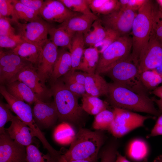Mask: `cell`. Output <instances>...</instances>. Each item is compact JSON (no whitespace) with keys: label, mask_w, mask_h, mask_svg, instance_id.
<instances>
[{"label":"cell","mask_w":162,"mask_h":162,"mask_svg":"<svg viewBox=\"0 0 162 162\" xmlns=\"http://www.w3.org/2000/svg\"><path fill=\"white\" fill-rule=\"evenodd\" d=\"M108 101L114 108L133 112L145 113L158 117L161 114L148 96L136 93L113 82L109 83L107 95Z\"/></svg>","instance_id":"1"},{"label":"cell","mask_w":162,"mask_h":162,"mask_svg":"<svg viewBox=\"0 0 162 162\" xmlns=\"http://www.w3.org/2000/svg\"><path fill=\"white\" fill-rule=\"evenodd\" d=\"M102 131H92L80 128L69 149L61 155L58 162H69L73 160L88 158L98 159L106 139Z\"/></svg>","instance_id":"2"},{"label":"cell","mask_w":162,"mask_h":162,"mask_svg":"<svg viewBox=\"0 0 162 162\" xmlns=\"http://www.w3.org/2000/svg\"><path fill=\"white\" fill-rule=\"evenodd\" d=\"M156 4L146 0L138 10L134 20L132 33V49L130 57L138 64L141 51L148 42L152 34L153 16Z\"/></svg>","instance_id":"3"},{"label":"cell","mask_w":162,"mask_h":162,"mask_svg":"<svg viewBox=\"0 0 162 162\" xmlns=\"http://www.w3.org/2000/svg\"><path fill=\"white\" fill-rule=\"evenodd\" d=\"M52 82L50 89L57 111L58 119L62 122L69 123L78 122L84 112L79 104V97L69 90L60 79Z\"/></svg>","instance_id":"4"},{"label":"cell","mask_w":162,"mask_h":162,"mask_svg":"<svg viewBox=\"0 0 162 162\" xmlns=\"http://www.w3.org/2000/svg\"><path fill=\"white\" fill-rule=\"evenodd\" d=\"M130 55L104 74L115 83L138 94L148 96V92L141 82L138 65L132 60Z\"/></svg>","instance_id":"5"},{"label":"cell","mask_w":162,"mask_h":162,"mask_svg":"<svg viewBox=\"0 0 162 162\" xmlns=\"http://www.w3.org/2000/svg\"><path fill=\"white\" fill-rule=\"evenodd\" d=\"M132 39L129 34L121 36L111 44L100 55L95 73L104 74L131 54Z\"/></svg>","instance_id":"6"},{"label":"cell","mask_w":162,"mask_h":162,"mask_svg":"<svg viewBox=\"0 0 162 162\" xmlns=\"http://www.w3.org/2000/svg\"><path fill=\"white\" fill-rule=\"evenodd\" d=\"M114 118L109 132L116 138H120L138 128L143 127L145 121L153 118L130 110L114 108Z\"/></svg>","instance_id":"7"},{"label":"cell","mask_w":162,"mask_h":162,"mask_svg":"<svg viewBox=\"0 0 162 162\" xmlns=\"http://www.w3.org/2000/svg\"><path fill=\"white\" fill-rule=\"evenodd\" d=\"M138 11L118 8L110 13L99 16L105 28L112 30L120 36L129 34Z\"/></svg>","instance_id":"8"},{"label":"cell","mask_w":162,"mask_h":162,"mask_svg":"<svg viewBox=\"0 0 162 162\" xmlns=\"http://www.w3.org/2000/svg\"><path fill=\"white\" fill-rule=\"evenodd\" d=\"M13 22L16 26L17 34L23 41L42 46L48 40L47 35L51 26L43 19L26 23Z\"/></svg>","instance_id":"9"},{"label":"cell","mask_w":162,"mask_h":162,"mask_svg":"<svg viewBox=\"0 0 162 162\" xmlns=\"http://www.w3.org/2000/svg\"><path fill=\"white\" fill-rule=\"evenodd\" d=\"M162 65V40L152 34L140 53L138 67L140 73Z\"/></svg>","instance_id":"10"},{"label":"cell","mask_w":162,"mask_h":162,"mask_svg":"<svg viewBox=\"0 0 162 162\" xmlns=\"http://www.w3.org/2000/svg\"><path fill=\"white\" fill-rule=\"evenodd\" d=\"M16 80L27 86L40 100L45 102V100L52 96L50 89L42 82L37 74L36 68L31 63L23 68L9 82Z\"/></svg>","instance_id":"11"},{"label":"cell","mask_w":162,"mask_h":162,"mask_svg":"<svg viewBox=\"0 0 162 162\" xmlns=\"http://www.w3.org/2000/svg\"><path fill=\"white\" fill-rule=\"evenodd\" d=\"M58 47L49 39L42 46L36 68L38 76L44 84L50 78L58 56Z\"/></svg>","instance_id":"12"},{"label":"cell","mask_w":162,"mask_h":162,"mask_svg":"<svg viewBox=\"0 0 162 162\" xmlns=\"http://www.w3.org/2000/svg\"><path fill=\"white\" fill-rule=\"evenodd\" d=\"M26 147L15 142L6 132L0 134V162H26Z\"/></svg>","instance_id":"13"},{"label":"cell","mask_w":162,"mask_h":162,"mask_svg":"<svg viewBox=\"0 0 162 162\" xmlns=\"http://www.w3.org/2000/svg\"><path fill=\"white\" fill-rule=\"evenodd\" d=\"M39 13L46 21L60 24L80 14L70 10L59 0L44 1Z\"/></svg>","instance_id":"14"},{"label":"cell","mask_w":162,"mask_h":162,"mask_svg":"<svg viewBox=\"0 0 162 162\" xmlns=\"http://www.w3.org/2000/svg\"><path fill=\"white\" fill-rule=\"evenodd\" d=\"M32 111L34 119L41 130L52 126L58 119L54 101L46 102L38 99L34 104Z\"/></svg>","instance_id":"15"},{"label":"cell","mask_w":162,"mask_h":162,"mask_svg":"<svg viewBox=\"0 0 162 162\" xmlns=\"http://www.w3.org/2000/svg\"><path fill=\"white\" fill-rule=\"evenodd\" d=\"M98 18L95 15L80 14L60 24L58 27L63 28L72 37L77 32L84 35L90 31L93 22Z\"/></svg>","instance_id":"16"},{"label":"cell","mask_w":162,"mask_h":162,"mask_svg":"<svg viewBox=\"0 0 162 162\" xmlns=\"http://www.w3.org/2000/svg\"><path fill=\"white\" fill-rule=\"evenodd\" d=\"M10 126L5 131L11 138L18 143L26 147L32 144L33 137L29 128L17 116L12 119Z\"/></svg>","instance_id":"17"},{"label":"cell","mask_w":162,"mask_h":162,"mask_svg":"<svg viewBox=\"0 0 162 162\" xmlns=\"http://www.w3.org/2000/svg\"><path fill=\"white\" fill-rule=\"evenodd\" d=\"M150 152V147L146 141L140 137L130 140L125 149L126 155L135 162L144 161L147 159Z\"/></svg>","instance_id":"18"},{"label":"cell","mask_w":162,"mask_h":162,"mask_svg":"<svg viewBox=\"0 0 162 162\" xmlns=\"http://www.w3.org/2000/svg\"><path fill=\"white\" fill-rule=\"evenodd\" d=\"M86 93L99 97L107 95L109 83L100 74H86L84 84Z\"/></svg>","instance_id":"19"},{"label":"cell","mask_w":162,"mask_h":162,"mask_svg":"<svg viewBox=\"0 0 162 162\" xmlns=\"http://www.w3.org/2000/svg\"><path fill=\"white\" fill-rule=\"evenodd\" d=\"M6 85V88L10 94L30 105L39 99L32 90L21 81L16 80Z\"/></svg>","instance_id":"20"},{"label":"cell","mask_w":162,"mask_h":162,"mask_svg":"<svg viewBox=\"0 0 162 162\" xmlns=\"http://www.w3.org/2000/svg\"><path fill=\"white\" fill-rule=\"evenodd\" d=\"M11 50L23 59L37 65L42 52V46L23 40Z\"/></svg>","instance_id":"21"},{"label":"cell","mask_w":162,"mask_h":162,"mask_svg":"<svg viewBox=\"0 0 162 162\" xmlns=\"http://www.w3.org/2000/svg\"><path fill=\"white\" fill-rule=\"evenodd\" d=\"M72 68V62L70 52L64 48L58 50L57 57L50 79L55 81L63 76Z\"/></svg>","instance_id":"22"},{"label":"cell","mask_w":162,"mask_h":162,"mask_svg":"<svg viewBox=\"0 0 162 162\" xmlns=\"http://www.w3.org/2000/svg\"><path fill=\"white\" fill-rule=\"evenodd\" d=\"M100 54L93 46L85 48L77 70L88 74L95 73Z\"/></svg>","instance_id":"23"},{"label":"cell","mask_w":162,"mask_h":162,"mask_svg":"<svg viewBox=\"0 0 162 162\" xmlns=\"http://www.w3.org/2000/svg\"><path fill=\"white\" fill-rule=\"evenodd\" d=\"M84 34L77 32L72 38L71 47L69 51L72 62L70 70H76L79 65L85 49Z\"/></svg>","instance_id":"24"},{"label":"cell","mask_w":162,"mask_h":162,"mask_svg":"<svg viewBox=\"0 0 162 162\" xmlns=\"http://www.w3.org/2000/svg\"><path fill=\"white\" fill-rule=\"evenodd\" d=\"M82 105L83 110L91 115H96L107 109L108 104L99 97L85 94L82 97Z\"/></svg>","instance_id":"25"},{"label":"cell","mask_w":162,"mask_h":162,"mask_svg":"<svg viewBox=\"0 0 162 162\" xmlns=\"http://www.w3.org/2000/svg\"><path fill=\"white\" fill-rule=\"evenodd\" d=\"M92 12L96 16L107 14L119 7L118 0H86Z\"/></svg>","instance_id":"26"},{"label":"cell","mask_w":162,"mask_h":162,"mask_svg":"<svg viewBox=\"0 0 162 162\" xmlns=\"http://www.w3.org/2000/svg\"><path fill=\"white\" fill-rule=\"evenodd\" d=\"M70 124L62 122L55 128L53 136L57 143L62 145H68L70 144L74 140L76 134Z\"/></svg>","instance_id":"27"},{"label":"cell","mask_w":162,"mask_h":162,"mask_svg":"<svg viewBox=\"0 0 162 162\" xmlns=\"http://www.w3.org/2000/svg\"><path fill=\"white\" fill-rule=\"evenodd\" d=\"M92 30L84 35L85 45L93 46L106 36V31L99 17L93 23Z\"/></svg>","instance_id":"28"},{"label":"cell","mask_w":162,"mask_h":162,"mask_svg":"<svg viewBox=\"0 0 162 162\" xmlns=\"http://www.w3.org/2000/svg\"><path fill=\"white\" fill-rule=\"evenodd\" d=\"M13 3L17 22L21 20L29 22L42 19L39 13L23 4L19 0H13Z\"/></svg>","instance_id":"29"},{"label":"cell","mask_w":162,"mask_h":162,"mask_svg":"<svg viewBox=\"0 0 162 162\" xmlns=\"http://www.w3.org/2000/svg\"><path fill=\"white\" fill-rule=\"evenodd\" d=\"M50 40L57 47L70 51L72 37L61 28L51 27L49 31Z\"/></svg>","instance_id":"30"},{"label":"cell","mask_w":162,"mask_h":162,"mask_svg":"<svg viewBox=\"0 0 162 162\" xmlns=\"http://www.w3.org/2000/svg\"><path fill=\"white\" fill-rule=\"evenodd\" d=\"M140 78L146 90L152 91L162 83V72L156 69L146 70L140 74Z\"/></svg>","instance_id":"31"},{"label":"cell","mask_w":162,"mask_h":162,"mask_svg":"<svg viewBox=\"0 0 162 162\" xmlns=\"http://www.w3.org/2000/svg\"><path fill=\"white\" fill-rule=\"evenodd\" d=\"M114 118L113 111L105 110L95 115L92 127L96 130H107L109 131Z\"/></svg>","instance_id":"32"},{"label":"cell","mask_w":162,"mask_h":162,"mask_svg":"<svg viewBox=\"0 0 162 162\" xmlns=\"http://www.w3.org/2000/svg\"><path fill=\"white\" fill-rule=\"evenodd\" d=\"M118 141H110L100 150L99 156L100 162H116L119 146Z\"/></svg>","instance_id":"33"},{"label":"cell","mask_w":162,"mask_h":162,"mask_svg":"<svg viewBox=\"0 0 162 162\" xmlns=\"http://www.w3.org/2000/svg\"><path fill=\"white\" fill-rule=\"evenodd\" d=\"M26 162H55L49 154H44L33 144L26 147Z\"/></svg>","instance_id":"34"},{"label":"cell","mask_w":162,"mask_h":162,"mask_svg":"<svg viewBox=\"0 0 162 162\" xmlns=\"http://www.w3.org/2000/svg\"><path fill=\"white\" fill-rule=\"evenodd\" d=\"M30 63L21 65L9 64L0 68V82L1 84L9 82L20 70Z\"/></svg>","instance_id":"35"},{"label":"cell","mask_w":162,"mask_h":162,"mask_svg":"<svg viewBox=\"0 0 162 162\" xmlns=\"http://www.w3.org/2000/svg\"><path fill=\"white\" fill-rule=\"evenodd\" d=\"M67 8L75 12L88 15L94 14L90 10L86 0H59Z\"/></svg>","instance_id":"36"},{"label":"cell","mask_w":162,"mask_h":162,"mask_svg":"<svg viewBox=\"0 0 162 162\" xmlns=\"http://www.w3.org/2000/svg\"><path fill=\"white\" fill-rule=\"evenodd\" d=\"M29 62L15 54L11 50L0 51V68L9 64L21 65Z\"/></svg>","instance_id":"37"},{"label":"cell","mask_w":162,"mask_h":162,"mask_svg":"<svg viewBox=\"0 0 162 162\" xmlns=\"http://www.w3.org/2000/svg\"><path fill=\"white\" fill-rule=\"evenodd\" d=\"M13 1L0 0V17L9 19L10 17L11 22H18L16 18Z\"/></svg>","instance_id":"38"},{"label":"cell","mask_w":162,"mask_h":162,"mask_svg":"<svg viewBox=\"0 0 162 162\" xmlns=\"http://www.w3.org/2000/svg\"><path fill=\"white\" fill-rule=\"evenodd\" d=\"M10 109L8 104L0 102V134L5 132L4 126L8 122L11 121L15 116L10 112Z\"/></svg>","instance_id":"39"},{"label":"cell","mask_w":162,"mask_h":162,"mask_svg":"<svg viewBox=\"0 0 162 162\" xmlns=\"http://www.w3.org/2000/svg\"><path fill=\"white\" fill-rule=\"evenodd\" d=\"M105 29L106 34L105 37L93 46L98 51L100 54L113 42L120 37L115 32L110 29Z\"/></svg>","instance_id":"40"},{"label":"cell","mask_w":162,"mask_h":162,"mask_svg":"<svg viewBox=\"0 0 162 162\" xmlns=\"http://www.w3.org/2000/svg\"><path fill=\"white\" fill-rule=\"evenodd\" d=\"M152 34L162 40V11L157 2L153 16Z\"/></svg>","instance_id":"41"},{"label":"cell","mask_w":162,"mask_h":162,"mask_svg":"<svg viewBox=\"0 0 162 162\" xmlns=\"http://www.w3.org/2000/svg\"><path fill=\"white\" fill-rule=\"evenodd\" d=\"M23 41L20 37L17 34L13 35H0V48L12 50Z\"/></svg>","instance_id":"42"},{"label":"cell","mask_w":162,"mask_h":162,"mask_svg":"<svg viewBox=\"0 0 162 162\" xmlns=\"http://www.w3.org/2000/svg\"><path fill=\"white\" fill-rule=\"evenodd\" d=\"M60 79L64 82L69 90L78 97H82L86 93L84 85L70 80Z\"/></svg>","instance_id":"43"},{"label":"cell","mask_w":162,"mask_h":162,"mask_svg":"<svg viewBox=\"0 0 162 162\" xmlns=\"http://www.w3.org/2000/svg\"><path fill=\"white\" fill-rule=\"evenodd\" d=\"M11 20L8 18L0 17V35H15L16 30L11 25Z\"/></svg>","instance_id":"44"},{"label":"cell","mask_w":162,"mask_h":162,"mask_svg":"<svg viewBox=\"0 0 162 162\" xmlns=\"http://www.w3.org/2000/svg\"><path fill=\"white\" fill-rule=\"evenodd\" d=\"M86 74L82 71H76V70H70L60 79L72 81L84 85Z\"/></svg>","instance_id":"45"},{"label":"cell","mask_w":162,"mask_h":162,"mask_svg":"<svg viewBox=\"0 0 162 162\" xmlns=\"http://www.w3.org/2000/svg\"><path fill=\"white\" fill-rule=\"evenodd\" d=\"M146 0H118L119 8H128L138 11Z\"/></svg>","instance_id":"46"},{"label":"cell","mask_w":162,"mask_h":162,"mask_svg":"<svg viewBox=\"0 0 162 162\" xmlns=\"http://www.w3.org/2000/svg\"><path fill=\"white\" fill-rule=\"evenodd\" d=\"M19 1L23 4L39 13L44 2L42 0H19Z\"/></svg>","instance_id":"47"},{"label":"cell","mask_w":162,"mask_h":162,"mask_svg":"<svg viewBox=\"0 0 162 162\" xmlns=\"http://www.w3.org/2000/svg\"><path fill=\"white\" fill-rule=\"evenodd\" d=\"M162 135V113L158 117L155 125L150 133L147 136V138Z\"/></svg>","instance_id":"48"},{"label":"cell","mask_w":162,"mask_h":162,"mask_svg":"<svg viewBox=\"0 0 162 162\" xmlns=\"http://www.w3.org/2000/svg\"><path fill=\"white\" fill-rule=\"evenodd\" d=\"M151 93L162 100V85L159 86L152 90Z\"/></svg>","instance_id":"49"},{"label":"cell","mask_w":162,"mask_h":162,"mask_svg":"<svg viewBox=\"0 0 162 162\" xmlns=\"http://www.w3.org/2000/svg\"><path fill=\"white\" fill-rule=\"evenodd\" d=\"M116 162H130L124 157L122 155L118 152L117 154Z\"/></svg>","instance_id":"50"},{"label":"cell","mask_w":162,"mask_h":162,"mask_svg":"<svg viewBox=\"0 0 162 162\" xmlns=\"http://www.w3.org/2000/svg\"><path fill=\"white\" fill-rule=\"evenodd\" d=\"M97 159L88 158L72 160L69 162H97Z\"/></svg>","instance_id":"51"},{"label":"cell","mask_w":162,"mask_h":162,"mask_svg":"<svg viewBox=\"0 0 162 162\" xmlns=\"http://www.w3.org/2000/svg\"><path fill=\"white\" fill-rule=\"evenodd\" d=\"M155 103L158 107L159 110L161 113H162V100L160 99H153Z\"/></svg>","instance_id":"52"},{"label":"cell","mask_w":162,"mask_h":162,"mask_svg":"<svg viewBox=\"0 0 162 162\" xmlns=\"http://www.w3.org/2000/svg\"><path fill=\"white\" fill-rule=\"evenodd\" d=\"M153 162H162V154L157 156L154 160Z\"/></svg>","instance_id":"53"},{"label":"cell","mask_w":162,"mask_h":162,"mask_svg":"<svg viewBox=\"0 0 162 162\" xmlns=\"http://www.w3.org/2000/svg\"><path fill=\"white\" fill-rule=\"evenodd\" d=\"M156 1L160 9L162 11V0H157Z\"/></svg>","instance_id":"54"},{"label":"cell","mask_w":162,"mask_h":162,"mask_svg":"<svg viewBox=\"0 0 162 162\" xmlns=\"http://www.w3.org/2000/svg\"><path fill=\"white\" fill-rule=\"evenodd\" d=\"M144 162H148V161L147 159Z\"/></svg>","instance_id":"55"}]
</instances>
